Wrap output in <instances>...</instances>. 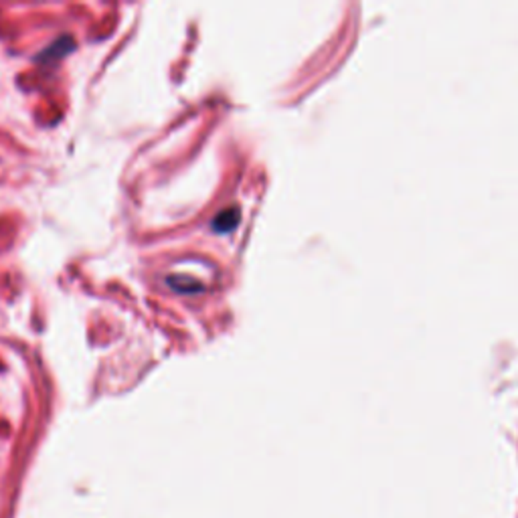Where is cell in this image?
<instances>
[{
  "label": "cell",
  "mask_w": 518,
  "mask_h": 518,
  "mask_svg": "<svg viewBox=\"0 0 518 518\" xmlns=\"http://www.w3.org/2000/svg\"><path fill=\"white\" fill-rule=\"evenodd\" d=\"M239 221V211L237 209H227L221 215H217L213 221V229L219 233H229Z\"/></svg>",
  "instance_id": "6da1fadb"
}]
</instances>
